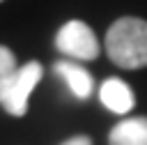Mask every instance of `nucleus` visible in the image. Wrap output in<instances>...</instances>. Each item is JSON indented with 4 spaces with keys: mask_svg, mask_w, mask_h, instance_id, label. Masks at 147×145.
<instances>
[{
    "mask_svg": "<svg viewBox=\"0 0 147 145\" xmlns=\"http://www.w3.org/2000/svg\"><path fill=\"white\" fill-rule=\"evenodd\" d=\"M41 74H44V69H41L39 62H25L23 67H18L11 85L7 87V92H5V97H2V101H0L9 115H16V117L25 115L30 92H32L34 85L41 81Z\"/></svg>",
    "mask_w": 147,
    "mask_h": 145,
    "instance_id": "7ed1b4c3",
    "label": "nucleus"
},
{
    "mask_svg": "<svg viewBox=\"0 0 147 145\" xmlns=\"http://www.w3.org/2000/svg\"><path fill=\"white\" fill-rule=\"evenodd\" d=\"M0 2H2V0H0Z\"/></svg>",
    "mask_w": 147,
    "mask_h": 145,
    "instance_id": "1a4fd4ad",
    "label": "nucleus"
},
{
    "mask_svg": "<svg viewBox=\"0 0 147 145\" xmlns=\"http://www.w3.org/2000/svg\"><path fill=\"white\" fill-rule=\"evenodd\" d=\"M108 145H147V117H126L108 133Z\"/></svg>",
    "mask_w": 147,
    "mask_h": 145,
    "instance_id": "39448f33",
    "label": "nucleus"
},
{
    "mask_svg": "<svg viewBox=\"0 0 147 145\" xmlns=\"http://www.w3.org/2000/svg\"><path fill=\"white\" fill-rule=\"evenodd\" d=\"M62 145H92V140H90L87 136H74V138L64 140Z\"/></svg>",
    "mask_w": 147,
    "mask_h": 145,
    "instance_id": "6e6552de",
    "label": "nucleus"
},
{
    "mask_svg": "<svg viewBox=\"0 0 147 145\" xmlns=\"http://www.w3.org/2000/svg\"><path fill=\"white\" fill-rule=\"evenodd\" d=\"M18 67H16V58L7 46H0V101L7 92V87L11 85L14 76H16Z\"/></svg>",
    "mask_w": 147,
    "mask_h": 145,
    "instance_id": "0eeeda50",
    "label": "nucleus"
},
{
    "mask_svg": "<svg viewBox=\"0 0 147 145\" xmlns=\"http://www.w3.org/2000/svg\"><path fill=\"white\" fill-rule=\"evenodd\" d=\"M55 74L67 83V87L71 90V94H76L78 99H87L92 94V76L80 67V64H74V62H67V60H60L55 62Z\"/></svg>",
    "mask_w": 147,
    "mask_h": 145,
    "instance_id": "423d86ee",
    "label": "nucleus"
},
{
    "mask_svg": "<svg viewBox=\"0 0 147 145\" xmlns=\"http://www.w3.org/2000/svg\"><path fill=\"white\" fill-rule=\"evenodd\" d=\"M108 58L122 69L147 67V21L124 16L117 18L106 35Z\"/></svg>",
    "mask_w": 147,
    "mask_h": 145,
    "instance_id": "f257e3e1",
    "label": "nucleus"
},
{
    "mask_svg": "<svg viewBox=\"0 0 147 145\" xmlns=\"http://www.w3.org/2000/svg\"><path fill=\"white\" fill-rule=\"evenodd\" d=\"M99 97H101V104L113 110V113H129L133 106H136V97H133V90L122 81V78H108L103 81L101 90H99Z\"/></svg>",
    "mask_w": 147,
    "mask_h": 145,
    "instance_id": "20e7f679",
    "label": "nucleus"
},
{
    "mask_svg": "<svg viewBox=\"0 0 147 145\" xmlns=\"http://www.w3.org/2000/svg\"><path fill=\"white\" fill-rule=\"evenodd\" d=\"M55 46L60 53L76 58V60H94L99 55V41L92 28L83 21H67L57 35H55Z\"/></svg>",
    "mask_w": 147,
    "mask_h": 145,
    "instance_id": "f03ea898",
    "label": "nucleus"
}]
</instances>
